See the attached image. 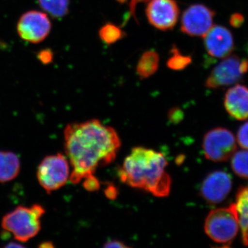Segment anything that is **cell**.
Here are the masks:
<instances>
[{"label": "cell", "mask_w": 248, "mask_h": 248, "mask_svg": "<svg viewBox=\"0 0 248 248\" xmlns=\"http://www.w3.org/2000/svg\"><path fill=\"white\" fill-rule=\"evenodd\" d=\"M215 11L202 4H194L184 11L181 31L191 37H204L213 27Z\"/></svg>", "instance_id": "9c48e42d"}, {"label": "cell", "mask_w": 248, "mask_h": 248, "mask_svg": "<svg viewBox=\"0 0 248 248\" xmlns=\"http://www.w3.org/2000/svg\"><path fill=\"white\" fill-rule=\"evenodd\" d=\"M237 142L244 149L248 150V122L241 125L237 133Z\"/></svg>", "instance_id": "44dd1931"}, {"label": "cell", "mask_w": 248, "mask_h": 248, "mask_svg": "<svg viewBox=\"0 0 248 248\" xmlns=\"http://www.w3.org/2000/svg\"><path fill=\"white\" fill-rule=\"evenodd\" d=\"M179 14L180 10L175 0H151L146 9L150 24L162 31H170L175 27Z\"/></svg>", "instance_id": "30bf717a"}, {"label": "cell", "mask_w": 248, "mask_h": 248, "mask_svg": "<svg viewBox=\"0 0 248 248\" xmlns=\"http://www.w3.org/2000/svg\"><path fill=\"white\" fill-rule=\"evenodd\" d=\"M19 156L10 151H0V183L5 184L14 180L20 172Z\"/></svg>", "instance_id": "5bb4252c"}, {"label": "cell", "mask_w": 248, "mask_h": 248, "mask_svg": "<svg viewBox=\"0 0 248 248\" xmlns=\"http://www.w3.org/2000/svg\"><path fill=\"white\" fill-rule=\"evenodd\" d=\"M236 211L245 246H248V185L240 187L236 197Z\"/></svg>", "instance_id": "9a60e30c"}, {"label": "cell", "mask_w": 248, "mask_h": 248, "mask_svg": "<svg viewBox=\"0 0 248 248\" xmlns=\"http://www.w3.org/2000/svg\"><path fill=\"white\" fill-rule=\"evenodd\" d=\"M53 51L50 49H44L37 54V58L43 64H48L53 60Z\"/></svg>", "instance_id": "7402d4cb"}, {"label": "cell", "mask_w": 248, "mask_h": 248, "mask_svg": "<svg viewBox=\"0 0 248 248\" xmlns=\"http://www.w3.org/2000/svg\"><path fill=\"white\" fill-rule=\"evenodd\" d=\"M248 73V59L229 55L213 68L205 81V87L217 89L237 83Z\"/></svg>", "instance_id": "8992f818"}, {"label": "cell", "mask_w": 248, "mask_h": 248, "mask_svg": "<svg viewBox=\"0 0 248 248\" xmlns=\"http://www.w3.org/2000/svg\"><path fill=\"white\" fill-rule=\"evenodd\" d=\"M232 187V181L228 173L223 170L210 173L204 179L200 193L210 204H218L226 200Z\"/></svg>", "instance_id": "8fae6325"}, {"label": "cell", "mask_w": 248, "mask_h": 248, "mask_svg": "<svg viewBox=\"0 0 248 248\" xmlns=\"http://www.w3.org/2000/svg\"><path fill=\"white\" fill-rule=\"evenodd\" d=\"M151 0H130V14L133 15L134 17H135V13L136 11V6L138 4L140 3H146L149 2Z\"/></svg>", "instance_id": "cb8c5ba5"}, {"label": "cell", "mask_w": 248, "mask_h": 248, "mask_svg": "<svg viewBox=\"0 0 248 248\" xmlns=\"http://www.w3.org/2000/svg\"><path fill=\"white\" fill-rule=\"evenodd\" d=\"M105 248H128V246L124 244V243L121 241H117V240H113V241H108L107 244L104 245Z\"/></svg>", "instance_id": "d4e9b609"}, {"label": "cell", "mask_w": 248, "mask_h": 248, "mask_svg": "<svg viewBox=\"0 0 248 248\" xmlns=\"http://www.w3.org/2000/svg\"><path fill=\"white\" fill-rule=\"evenodd\" d=\"M244 22V16L240 14H233L232 16H231V19H230V23H231L232 27L234 28L241 27Z\"/></svg>", "instance_id": "603a6c76"}, {"label": "cell", "mask_w": 248, "mask_h": 248, "mask_svg": "<svg viewBox=\"0 0 248 248\" xmlns=\"http://www.w3.org/2000/svg\"><path fill=\"white\" fill-rule=\"evenodd\" d=\"M99 35L104 43L111 45L122 40L125 36V32L115 24L107 23L99 29Z\"/></svg>", "instance_id": "ac0fdd59"}, {"label": "cell", "mask_w": 248, "mask_h": 248, "mask_svg": "<svg viewBox=\"0 0 248 248\" xmlns=\"http://www.w3.org/2000/svg\"><path fill=\"white\" fill-rule=\"evenodd\" d=\"M231 158L232 169L235 174L248 179V150L236 151Z\"/></svg>", "instance_id": "d6986e66"}, {"label": "cell", "mask_w": 248, "mask_h": 248, "mask_svg": "<svg viewBox=\"0 0 248 248\" xmlns=\"http://www.w3.org/2000/svg\"><path fill=\"white\" fill-rule=\"evenodd\" d=\"M240 228L239 217L235 203L226 208L212 210L205 218L204 229L210 239L217 244L229 247Z\"/></svg>", "instance_id": "277c9868"}, {"label": "cell", "mask_w": 248, "mask_h": 248, "mask_svg": "<svg viewBox=\"0 0 248 248\" xmlns=\"http://www.w3.org/2000/svg\"><path fill=\"white\" fill-rule=\"evenodd\" d=\"M204 46L210 56L223 59L234 49V40L231 31L221 25L213 26L204 35Z\"/></svg>", "instance_id": "7c38bea8"}, {"label": "cell", "mask_w": 248, "mask_h": 248, "mask_svg": "<svg viewBox=\"0 0 248 248\" xmlns=\"http://www.w3.org/2000/svg\"><path fill=\"white\" fill-rule=\"evenodd\" d=\"M224 107L233 118L239 121L248 119V88L236 84L227 91L224 97Z\"/></svg>", "instance_id": "4fadbf2b"}, {"label": "cell", "mask_w": 248, "mask_h": 248, "mask_svg": "<svg viewBox=\"0 0 248 248\" xmlns=\"http://www.w3.org/2000/svg\"><path fill=\"white\" fill-rule=\"evenodd\" d=\"M51 30L52 23L48 15L37 10L27 11L17 21L18 35L22 40L34 45L45 41Z\"/></svg>", "instance_id": "ba28073f"}, {"label": "cell", "mask_w": 248, "mask_h": 248, "mask_svg": "<svg viewBox=\"0 0 248 248\" xmlns=\"http://www.w3.org/2000/svg\"><path fill=\"white\" fill-rule=\"evenodd\" d=\"M170 53V57L167 61V66L172 71H182L192 63L191 56L183 55L176 46H173Z\"/></svg>", "instance_id": "ffe728a7"}, {"label": "cell", "mask_w": 248, "mask_h": 248, "mask_svg": "<svg viewBox=\"0 0 248 248\" xmlns=\"http://www.w3.org/2000/svg\"><path fill=\"white\" fill-rule=\"evenodd\" d=\"M117 1H118L120 3H124L125 1H126V0H117Z\"/></svg>", "instance_id": "484cf974"}, {"label": "cell", "mask_w": 248, "mask_h": 248, "mask_svg": "<svg viewBox=\"0 0 248 248\" xmlns=\"http://www.w3.org/2000/svg\"><path fill=\"white\" fill-rule=\"evenodd\" d=\"M159 66V54L155 50H147L139 60L136 68L137 74L140 79H148L157 71Z\"/></svg>", "instance_id": "2e32d148"}, {"label": "cell", "mask_w": 248, "mask_h": 248, "mask_svg": "<svg viewBox=\"0 0 248 248\" xmlns=\"http://www.w3.org/2000/svg\"><path fill=\"white\" fill-rule=\"evenodd\" d=\"M37 1L44 12L53 18L61 19L69 12V0H37Z\"/></svg>", "instance_id": "e0dca14e"}, {"label": "cell", "mask_w": 248, "mask_h": 248, "mask_svg": "<svg viewBox=\"0 0 248 248\" xmlns=\"http://www.w3.org/2000/svg\"><path fill=\"white\" fill-rule=\"evenodd\" d=\"M167 166V160L161 153L137 147L124 160L119 177L130 187L141 189L155 197H167L171 189Z\"/></svg>", "instance_id": "7a4b0ae2"}, {"label": "cell", "mask_w": 248, "mask_h": 248, "mask_svg": "<svg viewBox=\"0 0 248 248\" xmlns=\"http://www.w3.org/2000/svg\"><path fill=\"white\" fill-rule=\"evenodd\" d=\"M202 146L207 159L223 162L231 159L236 151V139L228 129L214 128L205 134Z\"/></svg>", "instance_id": "52a82bcc"}, {"label": "cell", "mask_w": 248, "mask_h": 248, "mask_svg": "<svg viewBox=\"0 0 248 248\" xmlns=\"http://www.w3.org/2000/svg\"><path fill=\"white\" fill-rule=\"evenodd\" d=\"M63 140L65 153L72 166L69 180L73 184L95 177L97 168L112 163L121 147L115 129L97 120L68 124Z\"/></svg>", "instance_id": "6da1fadb"}, {"label": "cell", "mask_w": 248, "mask_h": 248, "mask_svg": "<svg viewBox=\"0 0 248 248\" xmlns=\"http://www.w3.org/2000/svg\"><path fill=\"white\" fill-rule=\"evenodd\" d=\"M246 51H247V53L248 54V42L247 45H246Z\"/></svg>", "instance_id": "4316f807"}, {"label": "cell", "mask_w": 248, "mask_h": 248, "mask_svg": "<svg viewBox=\"0 0 248 248\" xmlns=\"http://www.w3.org/2000/svg\"><path fill=\"white\" fill-rule=\"evenodd\" d=\"M45 213V208L40 204L29 207L19 205L3 217L1 228L19 242H27L40 232L41 219Z\"/></svg>", "instance_id": "3957f363"}, {"label": "cell", "mask_w": 248, "mask_h": 248, "mask_svg": "<svg viewBox=\"0 0 248 248\" xmlns=\"http://www.w3.org/2000/svg\"><path fill=\"white\" fill-rule=\"evenodd\" d=\"M70 175L69 161L62 153L45 156L37 168V180L48 194L66 185Z\"/></svg>", "instance_id": "5b68a950"}]
</instances>
